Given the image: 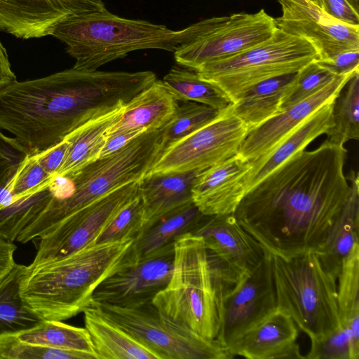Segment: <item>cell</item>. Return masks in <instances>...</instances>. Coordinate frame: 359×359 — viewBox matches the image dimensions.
<instances>
[{"label":"cell","mask_w":359,"mask_h":359,"mask_svg":"<svg viewBox=\"0 0 359 359\" xmlns=\"http://www.w3.org/2000/svg\"><path fill=\"white\" fill-rule=\"evenodd\" d=\"M221 111L192 101L178 103L173 119L163 129V149L209 123Z\"/></svg>","instance_id":"cell-34"},{"label":"cell","mask_w":359,"mask_h":359,"mask_svg":"<svg viewBox=\"0 0 359 359\" xmlns=\"http://www.w3.org/2000/svg\"><path fill=\"white\" fill-rule=\"evenodd\" d=\"M351 337L344 326L327 335L311 341V348L304 358L309 359H351Z\"/></svg>","instance_id":"cell-40"},{"label":"cell","mask_w":359,"mask_h":359,"mask_svg":"<svg viewBox=\"0 0 359 359\" xmlns=\"http://www.w3.org/2000/svg\"><path fill=\"white\" fill-rule=\"evenodd\" d=\"M277 309L270 252L226 296L217 340L226 348Z\"/></svg>","instance_id":"cell-13"},{"label":"cell","mask_w":359,"mask_h":359,"mask_svg":"<svg viewBox=\"0 0 359 359\" xmlns=\"http://www.w3.org/2000/svg\"><path fill=\"white\" fill-rule=\"evenodd\" d=\"M0 359H96L90 353L27 344L13 333L0 334Z\"/></svg>","instance_id":"cell-37"},{"label":"cell","mask_w":359,"mask_h":359,"mask_svg":"<svg viewBox=\"0 0 359 359\" xmlns=\"http://www.w3.org/2000/svg\"><path fill=\"white\" fill-rule=\"evenodd\" d=\"M346 179L350 182L348 197L324 244L316 252L323 268L337 278L344 259L359 243L358 172L351 170Z\"/></svg>","instance_id":"cell-23"},{"label":"cell","mask_w":359,"mask_h":359,"mask_svg":"<svg viewBox=\"0 0 359 359\" xmlns=\"http://www.w3.org/2000/svg\"><path fill=\"white\" fill-rule=\"evenodd\" d=\"M136 239L91 243L61 258L26 266L19 287L24 305L40 320L63 321L83 312L104 280L139 260Z\"/></svg>","instance_id":"cell-3"},{"label":"cell","mask_w":359,"mask_h":359,"mask_svg":"<svg viewBox=\"0 0 359 359\" xmlns=\"http://www.w3.org/2000/svg\"><path fill=\"white\" fill-rule=\"evenodd\" d=\"M250 162L238 154L200 171L194 182L192 200L205 215L233 213L245 194L244 178Z\"/></svg>","instance_id":"cell-19"},{"label":"cell","mask_w":359,"mask_h":359,"mask_svg":"<svg viewBox=\"0 0 359 359\" xmlns=\"http://www.w3.org/2000/svg\"><path fill=\"white\" fill-rule=\"evenodd\" d=\"M174 243L114 273L95 289L93 299L119 306L152 300L168 283L173 269Z\"/></svg>","instance_id":"cell-15"},{"label":"cell","mask_w":359,"mask_h":359,"mask_svg":"<svg viewBox=\"0 0 359 359\" xmlns=\"http://www.w3.org/2000/svg\"><path fill=\"white\" fill-rule=\"evenodd\" d=\"M88 330L97 359H158L151 350L106 318L93 302L83 311Z\"/></svg>","instance_id":"cell-25"},{"label":"cell","mask_w":359,"mask_h":359,"mask_svg":"<svg viewBox=\"0 0 359 359\" xmlns=\"http://www.w3.org/2000/svg\"><path fill=\"white\" fill-rule=\"evenodd\" d=\"M124 106L86 123L65 138L68 147L56 177L71 176L100 158L108 132Z\"/></svg>","instance_id":"cell-26"},{"label":"cell","mask_w":359,"mask_h":359,"mask_svg":"<svg viewBox=\"0 0 359 359\" xmlns=\"http://www.w3.org/2000/svg\"><path fill=\"white\" fill-rule=\"evenodd\" d=\"M145 226L144 209L140 193L109 223L95 243L137 238Z\"/></svg>","instance_id":"cell-35"},{"label":"cell","mask_w":359,"mask_h":359,"mask_svg":"<svg viewBox=\"0 0 359 359\" xmlns=\"http://www.w3.org/2000/svg\"><path fill=\"white\" fill-rule=\"evenodd\" d=\"M2 333H4V331H3V329L1 327V325H0V334H2Z\"/></svg>","instance_id":"cell-49"},{"label":"cell","mask_w":359,"mask_h":359,"mask_svg":"<svg viewBox=\"0 0 359 359\" xmlns=\"http://www.w3.org/2000/svg\"><path fill=\"white\" fill-rule=\"evenodd\" d=\"M30 156L15 137L0 132V210L15 202L11 187L21 165Z\"/></svg>","instance_id":"cell-36"},{"label":"cell","mask_w":359,"mask_h":359,"mask_svg":"<svg viewBox=\"0 0 359 359\" xmlns=\"http://www.w3.org/2000/svg\"><path fill=\"white\" fill-rule=\"evenodd\" d=\"M357 12H359V0H346Z\"/></svg>","instance_id":"cell-47"},{"label":"cell","mask_w":359,"mask_h":359,"mask_svg":"<svg viewBox=\"0 0 359 359\" xmlns=\"http://www.w3.org/2000/svg\"><path fill=\"white\" fill-rule=\"evenodd\" d=\"M336 75L314 60L295 74L284 90L280 101L281 111L314 93Z\"/></svg>","instance_id":"cell-38"},{"label":"cell","mask_w":359,"mask_h":359,"mask_svg":"<svg viewBox=\"0 0 359 359\" xmlns=\"http://www.w3.org/2000/svg\"><path fill=\"white\" fill-rule=\"evenodd\" d=\"M199 172L144 176L139 181L144 209V231L165 214L193 201L191 189Z\"/></svg>","instance_id":"cell-24"},{"label":"cell","mask_w":359,"mask_h":359,"mask_svg":"<svg viewBox=\"0 0 359 359\" xmlns=\"http://www.w3.org/2000/svg\"><path fill=\"white\" fill-rule=\"evenodd\" d=\"M318 64L336 76L359 72V50L346 51L326 60H316Z\"/></svg>","instance_id":"cell-41"},{"label":"cell","mask_w":359,"mask_h":359,"mask_svg":"<svg viewBox=\"0 0 359 359\" xmlns=\"http://www.w3.org/2000/svg\"><path fill=\"white\" fill-rule=\"evenodd\" d=\"M276 28L275 18L264 9L207 18L201 32L174 52L175 60L178 65L194 70L266 41Z\"/></svg>","instance_id":"cell-10"},{"label":"cell","mask_w":359,"mask_h":359,"mask_svg":"<svg viewBox=\"0 0 359 359\" xmlns=\"http://www.w3.org/2000/svg\"><path fill=\"white\" fill-rule=\"evenodd\" d=\"M139 194V182L126 184L62 219L39 238L28 266L53 261L95 243L114 217Z\"/></svg>","instance_id":"cell-12"},{"label":"cell","mask_w":359,"mask_h":359,"mask_svg":"<svg viewBox=\"0 0 359 359\" xmlns=\"http://www.w3.org/2000/svg\"><path fill=\"white\" fill-rule=\"evenodd\" d=\"M335 100L318 109L269 153L250 161L251 168L244 178L245 194L292 156L304 149L318 136L327 133L334 123Z\"/></svg>","instance_id":"cell-21"},{"label":"cell","mask_w":359,"mask_h":359,"mask_svg":"<svg viewBox=\"0 0 359 359\" xmlns=\"http://www.w3.org/2000/svg\"><path fill=\"white\" fill-rule=\"evenodd\" d=\"M67 147L68 142L65 139L53 147L33 155L43 170L55 179L64 161Z\"/></svg>","instance_id":"cell-42"},{"label":"cell","mask_w":359,"mask_h":359,"mask_svg":"<svg viewBox=\"0 0 359 359\" xmlns=\"http://www.w3.org/2000/svg\"><path fill=\"white\" fill-rule=\"evenodd\" d=\"M20 341L54 348L93 355L97 359L88 330L62 321L40 320L34 325L13 332Z\"/></svg>","instance_id":"cell-31"},{"label":"cell","mask_w":359,"mask_h":359,"mask_svg":"<svg viewBox=\"0 0 359 359\" xmlns=\"http://www.w3.org/2000/svg\"><path fill=\"white\" fill-rule=\"evenodd\" d=\"M102 313L158 359L233 358L217 339H208L163 315L151 300L126 306L99 304Z\"/></svg>","instance_id":"cell-9"},{"label":"cell","mask_w":359,"mask_h":359,"mask_svg":"<svg viewBox=\"0 0 359 359\" xmlns=\"http://www.w3.org/2000/svg\"><path fill=\"white\" fill-rule=\"evenodd\" d=\"M299 328L290 316L276 309L256 325L230 343L234 358L249 359L304 358L297 343Z\"/></svg>","instance_id":"cell-20"},{"label":"cell","mask_w":359,"mask_h":359,"mask_svg":"<svg viewBox=\"0 0 359 359\" xmlns=\"http://www.w3.org/2000/svg\"><path fill=\"white\" fill-rule=\"evenodd\" d=\"M204 216L193 201L165 214L136 239L140 257L149 256L173 244L177 238L191 232Z\"/></svg>","instance_id":"cell-28"},{"label":"cell","mask_w":359,"mask_h":359,"mask_svg":"<svg viewBox=\"0 0 359 359\" xmlns=\"http://www.w3.org/2000/svg\"><path fill=\"white\" fill-rule=\"evenodd\" d=\"M358 72L334 76L306 98L283 109L249 130L237 154L250 162L269 153L311 114L327 102L335 100L348 81Z\"/></svg>","instance_id":"cell-17"},{"label":"cell","mask_w":359,"mask_h":359,"mask_svg":"<svg viewBox=\"0 0 359 359\" xmlns=\"http://www.w3.org/2000/svg\"><path fill=\"white\" fill-rule=\"evenodd\" d=\"M191 232L201 236L208 250L241 275L252 271L265 256L266 249L233 213L205 215Z\"/></svg>","instance_id":"cell-18"},{"label":"cell","mask_w":359,"mask_h":359,"mask_svg":"<svg viewBox=\"0 0 359 359\" xmlns=\"http://www.w3.org/2000/svg\"><path fill=\"white\" fill-rule=\"evenodd\" d=\"M324 11L345 23L359 26V14L346 0H324Z\"/></svg>","instance_id":"cell-43"},{"label":"cell","mask_w":359,"mask_h":359,"mask_svg":"<svg viewBox=\"0 0 359 359\" xmlns=\"http://www.w3.org/2000/svg\"><path fill=\"white\" fill-rule=\"evenodd\" d=\"M324 11V0H309Z\"/></svg>","instance_id":"cell-48"},{"label":"cell","mask_w":359,"mask_h":359,"mask_svg":"<svg viewBox=\"0 0 359 359\" xmlns=\"http://www.w3.org/2000/svg\"><path fill=\"white\" fill-rule=\"evenodd\" d=\"M204 20L180 30L145 20L114 15L106 8L71 16L57 25L52 36L66 45L73 68L95 71L129 53L142 49L175 52L202 31Z\"/></svg>","instance_id":"cell-5"},{"label":"cell","mask_w":359,"mask_h":359,"mask_svg":"<svg viewBox=\"0 0 359 359\" xmlns=\"http://www.w3.org/2000/svg\"><path fill=\"white\" fill-rule=\"evenodd\" d=\"M146 131L147 130L136 129L121 131L108 135L99 158L108 156L117 151Z\"/></svg>","instance_id":"cell-44"},{"label":"cell","mask_w":359,"mask_h":359,"mask_svg":"<svg viewBox=\"0 0 359 359\" xmlns=\"http://www.w3.org/2000/svg\"><path fill=\"white\" fill-rule=\"evenodd\" d=\"M16 80V76L11 69L6 48L0 41V89Z\"/></svg>","instance_id":"cell-46"},{"label":"cell","mask_w":359,"mask_h":359,"mask_svg":"<svg viewBox=\"0 0 359 359\" xmlns=\"http://www.w3.org/2000/svg\"><path fill=\"white\" fill-rule=\"evenodd\" d=\"M161 130H147L108 156L98 158L65 178L60 197L46 207L20 231L16 241L39 238L65 218L111 191L147 174L163 149Z\"/></svg>","instance_id":"cell-6"},{"label":"cell","mask_w":359,"mask_h":359,"mask_svg":"<svg viewBox=\"0 0 359 359\" xmlns=\"http://www.w3.org/2000/svg\"><path fill=\"white\" fill-rule=\"evenodd\" d=\"M178 102L156 80L126 104L107 136L116 133L143 129H163L174 118Z\"/></svg>","instance_id":"cell-22"},{"label":"cell","mask_w":359,"mask_h":359,"mask_svg":"<svg viewBox=\"0 0 359 359\" xmlns=\"http://www.w3.org/2000/svg\"><path fill=\"white\" fill-rule=\"evenodd\" d=\"M277 309L291 317L311 341L341 325L337 278L326 271L315 252L290 257L270 252Z\"/></svg>","instance_id":"cell-7"},{"label":"cell","mask_w":359,"mask_h":359,"mask_svg":"<svg viewBox=\"0 0 359 359\" xmlns=\"http://www.w3.org/2000/svg\"><path fill=\"white\" fill-rule=\"evenodd\" d=\"M346 154L327 140L314 150L299 151L245 194L235 217L272 254L316 252L349 193Z\"/></svg>","instance_id":"cell-1"},{"label":"cell","mask_w":359,"mask_h":359,"mask_svg":"<svg viewBox=\"0 0 359 359\" xmlns=\"http://www.w3.org/2000/svg\"><path fill=\"white\" fill-rule=\"evenodd\" d=\"M147 86L142 72L65 69L0 89V129L33 155L120 108Z\"/></svg>","instance_id":"cell-2"},{"label":"cell","mask_w":359,"mask_h":359,"mask_svg":"<svg viewBox=\"0 0 359 359\" xmlns=\"http://www.w3.org/2000/svg\"><path fill=\"white\" fill-rule=\"evenodd\" d=\"M232 105L163 149L144 176L201 171L237 154L249 130L233 114Z\"/></svg>","instance_id":"cell-11"},{"label":"cell","mask_w":359,"mask_h":359,"mask_svg":"<svg viewBox=\"0 0 359 359\" xmlns=\"http://www.w3.org/2000/svg\"><path fill=\"white\" fill-rule=\"evenodd\" d=\"M52 185L15 201L0 210V238L13 242L27 224L41 212L54 196Z\"/></svg>","instance_id":"cell-33"},{"label":"cell","mask_w":359,"mask_h":359,"mask_svg":"<svg viewBox=\"0 0 359 359\" xmlns=\"http://www.w3.org/2000/svg\"><path fill=\"white\" fill-rule=\"evenodd\" d=\"M104 8V0H0V31L22 39L41 38L71 16Z\"/></svg>","instance_id":"cell-16"},{"label":"cell","mask_w":359,"mask_h":359,"mask_svg":"<svg viewBox=\"0 0 359 359\" xmlns=\"http://www.w3.org/2000/svg\"><path fill=\"white\" fill-rule=\"evenodd\" d=\"M55 180L39 165L35 156L30 155L22 163L13 180L11 194L14 201L50 187Z\"/></svg>","instance_id":"cell-39"},{"label":"cell","mask_w":359,"mask_h":359,"mask_svg":"<svg viewBox=\"0 0 359 359\" xmlns=\"http://www.w3.org/2000/svg\"><path fill=\"white\" fill-rule=\"evenodd\" d=\"M337 302L341 325L351 334V359L359 358V243L342 262L337 277Z\"/></svg>","instance_id":"cell-29"},{"label":"cell","mask_w":359,"mask_h":359,"mask_svg":"<svg viewBox=\"0 0 359 359\" xmlns=\"http://www.w3.org/2000/svg\"><path fill=\"white\" fill-rule=\"evenodd\" d=\"M161 82L177 102L192 101L217 111H223L233 104L222 90L201 79L191 69L173 66Z\"/></svg>","instance_id":"cell-30"},{"label":"cell","mask_w":359,"mask_h":359,"mask_svg":"<svg viewBox=\"0 0 359 359\" xmlns=\"http://www.w3.org/2000/svg\"><path fill=\"white\" fill-rule=\"evenodd\" d=\"M242 276L208 250L201 236L187 232L175 241L170 279L151 302L179 325L217 339L224 300Z\"/></svg>","instance_id":"cell-4"},{"label":"cell","mask_w":359,"mask_h":359,"mask_svg":"<svg viewBox=\"0 0 359 359\" xmlns=\"http://www.w3.org/2000/svg\"><path fill=\"white\" fill-rule=\"evenodd\" d=\"M16 249V245L12 241L0 238V281L16 264L14 259Z\"/></svg>","instance_id":"cell-45"},{"label":"cell","mask_w":359,"mask_h":359,"mask_svg":"<svg viewBox=\"0 0 359 359\" xmlns=\"http://www.w3.org/2000/svg\"><path fill=\"white\" fill-rule=\"evenodd\" d=\"M346 86L334 101V123L325 133L327 141L341 146L347 141L359 140V72Z\"/></svg>","instance_id":"cell-32"},{"label":"cell","mask_w":359,"mask_h":359,"mask_svg":"<svg viewBox=\"0 0 359 359\" xmlns=\"http://www.w3.org/2000/svg\"><path fill=\"white\" fill-rule=\"evenodd\" d=\"M319 58L317 50L309 41L277 27L266 41L194 70L201 79L219 87L235 102L257 83L297 73Z\"/></svg>","instance_id":"cell-8"},{"label":"cell","mask_w":359,"mask_h":359,"mask_svg":"<svg viewBox=\"0 0 359 359\" xmlns=\"http://www.w3.org/2000/svg\"><path fill=\"white\" fill-rule=\"evenodd\" d=\"M282 14L276 27L302 37L317 50L320 60L359 50V26L341 22L309 0H278Z\"/></svg>","instance_id":"cell-14"},{"label":"cell","mask_w":359,"mask_h":359,"mask_svg":"<svg viewBox=\"0 0 359 359\" xmlns=\"http://www.w3.org/2000/svg\"><path fill=\"white\" fill-rule=\"evenodd\" d=\"M295 74L274 77L253 86L233 102V114L249 130L277 115L281 111L284 90Z\"/></svg>","instance_id":"cell-27"}]
</instances>
